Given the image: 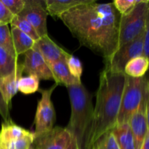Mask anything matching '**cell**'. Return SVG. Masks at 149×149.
<instances>
[{"label":"cell","mask_w":149,"mask_h":149,"mask_svg":"<svg viewBox=\"0 0 149 149\" xmlns=\"http://www.w3.org/2000/svg\"><path fill=\"white\" fill-rule=\"evenodd\" d=\"M138 0H115L113 4L116 11L122 15L129 12L136 4Z\"/></svg>","instance_id":"4316f807"},{"label":"cell","mask_w":149,"mask_h":149,"mask_svg":"<svg viewBox=\"0 0 149 149\" xmlns=\"http://www.w3.org/2000/svg\"><path fill=\"white\" fill-rule=\"evenodd\" d=\"M31 133V131L16 125L10 119L1 124L0 129V141L2 143L12 142L24 138Z\"/></svg>","instance_id":"2e32d148"},{"label":"cell","mask_w":149,"mask_h":149,"mask_svg":"<svg viewBox=\"0 0 149 149\" xmlns=\"http://www.w3.org/2000/svg\"><path fill=\"white\" fill-rule=\"evenodd\" d=\"M147 96H148V94L140 106L139 109L132 115L128 122L132 136H133L136 149H141V146L148 131L146 115Z\"/></svg>","instance_id":"8fae6325"},{"label":"cell","mask_w":149,"mask_h":149,"mask_svg":"<svg viewBox=\"0 0 149 149\" xmlns=\"http://www.w3.org/2000/svg\"><path fill=\"white\" fill-rule=\"evenodd\" d=\"M93 0H45L48 15L59 18L63 14L81 4L91 2Z\"/></svg>","instance_id":"5bb4252c"},{"label":"cell","mask_w":149,"mask_h":149,"mask_svg":"<svg viewBox=\"0 0 149 149\" xmlns=\"http://www.w3.org/2000/svg\"><path fill=\"white\" fill-rule=\"evenodd\" d=\"M143 55H145L149 60V11L147 17L146 26L145 32H144L143 39ZM146 77L149 79V70L146 75Z\"/></svg>","instance_id":"f546056e"},{"label":"cell","mask_w":149,"mask_h":149,"mask_svg":"<svg viewBox=\"0 0 149 149\" xmlns=\"http://www.w3.org/2000/svg\"><path fill=\"white\" fill-rule=\"evenodd\" d=\"M91 149H119L117 141L112 130L101 135L93 143Z\"/></svg>","instance_id":"7402d4cb"},{"label":"cell","mask_w":149,"mask_h":149,"mask_svg":"<svg viewBox=\"0 0 149 149\" xmlns=\"http://www.w3.org/2000/svg\"><path fill=\"white\" fill-rule=\"evenodd\" d=\"M52 74L53 75L54 81L55 84H62L65 87L74 84H80L81 81L74 78L68 70L65 61H61L55 62L49 65Z\"/></svg>","instance_id":"9a60e30c"},{"label":"cell","mask_w":149,"mask_h":149,"mask_svg":"<svg viewBox=\"0 0 149 149\" xmlns=\"http://www.w3.org/2000/svg\"><path fill=\"white\" fill-rule=\"evenodd\" d=\"M1 1L15 16L19 15L25 7V0H1Z\"/></svg>","instance_id":"83f0119b"},{"label":"cell","mask_w":149,"mask_h":149,"mask_svg":"<svg viewBox=\"0 0 149 149\" xmlns=\"http://www.w3.org/2000/svg\"><path fill=\"white\" fill-rule=\"evenodd\" d=\"M15 15H13L10 10L0 0V25H8L13 21Z\"/></svg>","instance_id":"f1b7e54d"},{"label":"cell","mask_w":149,"mask_h":149,"mask_svg":"<svg viewBox=\"0 0 149 149\" xmlns=\"http://www.w3.org/2000/svg\"><path fill=\"white\" fill-rule=\"evenodd\" d=\"M11 34L13 45L17 56L25 54L33 47L35 41L15 27L11 26Z\"/></svg>","instance_id":"ac0fdd59"},{"label":"cell","mask_w":149,"mask_h":149,"mask_svg":"<svg viewBox=\"0 0 149 149\" xmlns=\"http://www.w3.org/2000/svg\"><path fill=\"white\" fill-rule=\"evenodd\" d=\"M0 47L4 48L12 55L18 58L15 50L11 31L8 25H0Z\"/></svg>","instance_id":"cb8c5ba5"},{"label":"cell","mask_w":149,"mask_h":149,"mask_svg":"<svg viewBox=\"0 0 149 149\" xmlns=\"http://www.w3.org/2000/svg\"><path fill=\"white\" fill-rule=\"evenodd\" d=\"M0 115L2 117V119H4V122H7V121L11 119L10 116V108H9V105L4 100V98L3 97L1 90H0Z\"/></svg>","instance_id":"4dcf8cb0"},{"label":"cell","mask_w":149,"mask_h":149,"mask_svg":"<svg viewBox=\"0 0 149 149\" xmlns=\"http://www.w3.org/2000/svg\"><path fill=\"white\" fill-rule=\"evenodd\" d=\"M66 149H80V148L79 147L77 141H76L74 138H73L71 144H70L69 146H68Z\"/></svg>","instance_id":"d6a6232c"},{"label":"cell","mask_w":149,"mask_h":149,"mask_svg":"<svg viewBox=\"0 0 149 149\" xmlns=\"http://www.w3.org/2000/svg\"><path fill=\"white\" fill-rule=\"evenodd\" d=\"M71 103V117L67 129L80 149H85L93 119V97L81 83L66 87Z\"/></svg>","instance_id":"3957f363"},{"label":"cell","mask_w":149,"mask_h":149,"mask_svg":"<svg viewBox=\"0 0 149 149\" xmlns=\"http://www.w3.org/2000/svg\"><path fill=\"white\" fill-rule=\"evenodd\" d=\"M146 115H147V121H148V125L149 129V90L147 96V103H146Z\"/></svg>","instance_id":"836d02e7"},{"label":"cell","mask_w":149,"mask_h":149,"mask_svg":"<svg viewBox=\"0 0 149 149\" xmlns=\"http://www.w3.org/2000/svg\"><path fill=\"white\" fill-rule=\"evenodd\" d=\"M149 70V60L145 55L132 58L126 64L124 73L132 78H141L146 75Z\"/></svg>","instance_id":"e0dca14e"},{"label":"cell","mask_w":149,"mask_h":149,"mask_svg":"<svg viewBox=\"0 0 149 149\" xmlns=\"http://www.w3.org/2000/svg\"><path fill=\"white\" fill-rule=\"evenodd\" d=\"M33 49L45 59L47 65L61 61H65L68 52L57 45L48 35L39 38L35 42Z\"/></svg>","instance_id":"7c38bea8"},{"label":"cell","mask_w":149,"mask_h":149,"mask_svg":"<svg viewBox=\"0 0 149 149\" xmlns=\"http://www.w3.org/2000/svg\"><path fill=\"white\" fill-rule=\"evenodd\" d=\"M148 89L149 79L146 76L141 78H132L126 76L116 125L128 123L132 115L139 109L146 97Z\"/></svg>","instance_id":"277c9868"},{"label":"cell","mask_w":149,"mask_h":149,"mask_svg":"<svg viewBox=\"0 0 149 149\" xmlns=\"http://www.w3.org/2000/svg\"><path fill=\"white\" fill-rule=\"evenodd\" d=\"M48 13L45 0H25V7L18 16L31 23L39 37L48 35L47 18Z\"/></svg>","instance_id":"9c48e42d"},{"label":"cell","mask_w":149,"mask_h":149,"mask_svg":"<svg viewBox=\"0 0 149 149\" xmlns=\"http://www.w3.org/2000/svg\"><path fill=\"white\" fill-rule=\"evenodd\" d=\"M18 91L24 95H31L39 90V79L33 75L21 77L18 80Z\"/></svg>","instance_id":"44dd1931"},{"label":"cell","mask_w":149,"mask_h":149,"mask_svg":"<svg viewBox=\"0 0 149 149\" xmlns=\"http://www.w3.org/2000/svg\"><path fill=\"white\" fill-rule=\"evenodd\" d=\"M141 149H149V129L148 132H147L146 136L145 138V140H144L143 143L141 146Z\"/></svg>","instance_id":"1f68e13d"},{"label":"cell","mask_w":149,"mask_h":149,"mask_svg":"<svg viewBox=\"0 0 149 149\" xmlns=\"http://www.w3.org/2000/svg\"><path fill=\"white\" fill-rule=\"evenodd\" d=\"M34 139V133L31 132L27 136L17 141L8 143H2L0 141V146L4 149H31Z\"/></svg>","instance_id":"d4e9b609"},{"label":"cell","mask_w":149,"mask_h":149,"mask_svg":"<svg viewBox=\"0 0 149 149\" xmlns=\"http://www.w3.org/2000/svg\"><path fill=\"white\" fill-rule=\"evenodd\" d=\"M21 65L23 73L28 75L36 76L39 80H54L49 66L33 48L24 54V61Z\"/></svg>","instance_id":"30bf717a"},{"label":"cell","mask_w":149,"mask_h":149,"mask_svg":"<svg viewBox=\"0 0 149 149\" xmlns=\"http://www.w3.org/2000/svg\"><path fill=\"white\" fill-rule=\"evenodd\" d=\"M31 149H33V148H31Z\"/></svg>","instance_id":"d590c367"},{"label":"cell","mask_w":149,"mask_h":149,"mask_svg":"<svg viewBox=\"0 0 149 149\" xmlns=\"http://www.w3.org/2000/svg\"><path fill=\"white\" fill-rule=\"evenodd\" d=\"M112 131L116 137L119 149H136L129 124L116 125Z\"/></svg>","instance_id":"d6986e66"},{"label":"cell","mask_w":149,"mask_h":149,"mask_svg":"<svg viewBox=\"0 0 149 149\" xmlns=\"http://www.w3.org/2000/svg\"><path fill=\"white\" fill-rule=\"evenodd\" d=\"M57 85V84H54L49 89L39 90L42 96L38 101L35 114V131L33 132L35 136L54 127L56 121V113L52 101V95Z\"/></svg>","instance_id":"8992f818"},{"label":"cell","mask_w":149,"mask_h":149,"mask_svg":"<svg viewBox=\"0 0 149 149\" xmlns=\"http://www.w3.org/2000/svg\"><path fill=\"white\" fill-rule=\"evenodd\" d=\"M149 11V0H138L119 22V47L131 42L145 31Z\"/></svg>","instance_id":"5b68a950"},{"label":"cell","mask_w":149,"mask_h":149,"mask_svg":"<svg viewBox=\"0 0 149 149\" xmlns=\"http://www.w3.org/2000/svg\"><path fill=\"white\" fill-rule=\"evenodd\" d=\"M0 149H4V148H3L2 147H1V146H0Z\"/></svg>","instance_id":"e575fe53"},{"label":"cell","mask_w":149,"mask_h":149,"mask_svg":"<svg viewBox=\"0 0 149 149\" xmlns=\"http://www.w3.org/2000/svg\"><path fill=\"white\" fill-rule=\"evenodd\" d=\"M125 81L126 75L124 73L113 72L106 68L100 72L93 123L85 149H91L101 135L116 125Z\"/></svg>","instance_id":"7a4b0ae2"},{"label":"cell","mask_w":149,"mask_h":149,"mask_svg":"<svg viewBox=\"0 0 149 149\" xmlns=\"http://www.w3.org/2000/svg\"><path fill=\"white\" fill-rule=\"evenodd\" d=\"M120 17L112 2L93 0L74 7L59 19L81 45L107 59L119 48Z\"/></svg>","instance_id":"6da1fadb"},{"label":"cell","mask_w":149,"mask_h":149,"mask_svg":"<svg viewBox=\"0 0 149 149\" xmlns=\"http://www.w3.org/2000/svg\"><path fill=\"white\" fill-rule=\"evenodd\" d=\"M144 32L135 40L118 48L110 58L105 59L104 68L113 72L124 73L125 65L130 60L143 55Z\"/></svg>","instance_id":"52a82bcc"},{"label":"cell","mask_w":149,"mask_h":149,"mask_svg":"<svg viewBox=\"0 0 149 149\" xmlns=\"http://www.w3.org/2000/svg\"><path fill=\"white\" fill-rule=\"evenodd\" d=\"M21 63L18 64L17 68L13 74L5 77H0V90L6 103L10 106L13 97L18 92V80L23 74Z\"/></svg>","instance_id":"4fadbf2b"},{"label":"cell","mask_w":149,"mask_h":149,"mask_svg":"<svg viewBox=\"0 0 149 149\" xmlns=\"http://www.w3.org/2000/svg\"><path fill=\"white\" fill-rule=\"evenodd\" d=\"M72 135L66 127H55L35 136L32 148L66 149L72 141Z\"/></svg>","instance_id":"ba28073f"},{"label":"cell","mask_w":149,"mask_h":149,"mask_svg":"<svg viewBox=\"0 0 149 149\" xmlns=\"http://www.w3.org/2000/svg\"><path fill=\"white\" fill-rule=\"evenodd\" d=\"M10 26L12 27L17 28V29L26 33V35L31 37L35 42L40 38L33 26L29 22H28L27 20L20 16H15L13 21L10 23Z\"/></svg>","instance_id":"603a6c76"},{"label":"cell","mask_w":149,"mask_h":149,"mask_svg":"<svg viewBox=\"0 0 149 149\" xmlns=\"http://www.w3.org/2000/svg\"><path fill=\"white\" fill-rule=\"evenodd\" d=\"M65 63L71 75L77 79L81 81V77L83 71V66L81 61L74 55L68 53L65 58Z\"/></svg>","instance_id":"484cf974"},{"label":"cell","mask_w":149,"mask_h":149,"mask_svg":"<svg viewBox=\"0 0 149 149\" xmlns=\"http://www.w3.org/2000/svg\"><path fill=\"white\" fill-rule=\"evenodd\" d=\"M17 58L0 47V77L13 74L17 68Z\"/></svg>","instance_id":"ffe728a7"}]
</instances>
